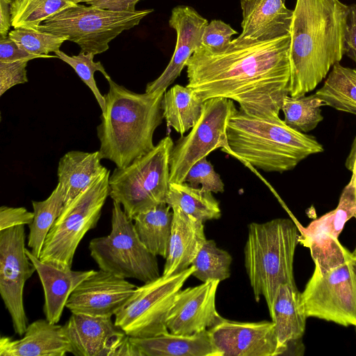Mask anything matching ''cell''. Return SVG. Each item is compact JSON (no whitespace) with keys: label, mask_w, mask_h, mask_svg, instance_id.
<instances>
[{"label":"cell","mask_w":356,"mask_h":356,"mask_svg":"<svg viewBox=\"0 0 356 356\" xmlns=\"http://www.w3.org/2000/svg\"><path fill=\"white\" fill-rule=\"evenodd\" d=\"M290 35L256 41L233 39L220 51L201 45L186 63L187 86L203 99L222 97L244 113L279 116L289 95Z\"/></svg>","instance_id":"obj_1"},{"label":"cell","mask_w":356,"mask_h":356,"mask_svg":"<svg viewBox=\"0 0 356 356\" xmlns=\"http://www.w3.org/2000/svg\"><path fill=\"white\" fill-rule=\"evenodd\" d=\"M348 6L339 0H297L290 28L289 95L314 90L345 55Z\"/></svg>","instance_id":"obj_2"},{"label":"cell","mask_w":356,"mask_h":356,"mask_svg":"<svg viewBox=\"0 0 356 356\" xmlns=\"http://www.w3.org/2000/svg\"><path fill=\"white\" fill-rule=\"evenodd\" d=\"M107 81L105 108L97 127L98 151L102 159L124 168L154 147L153 136L163 119L161 103L166 90L140 94L111 77Z\"/></svg>","instance_id":"obj_3"},{"label":"cell","mask_w":356,"mask_h":356,"mask_svg":"<svg viewBox=\"0 0 356 356\" xmlns=\"http://www.w3.org/2000/svg\"><path fill=\"white\" fill-rule=\"evenodd\" d=\"M231 156L266 172L291 170L324 151L313 136L290 127L280 116L261 117L234 109L227 124Z\"/></svg>","instance_id":"obj_4"},{"label":"cell","mask_w":356,"mask_h":356,"mask_svg":"<svg viewBox=\"0 0 356 356\" xmlns=\"http://www.w3.org/2000/svg\"><path fill=\"white\" fill-rule=\"evenodd\" d=\"M298 236V225L289 218L248 225L245 267L255 300L264 297L270 316L280 286L286 283L296 285L293 261Z\"/></svg>","instance_id":"obj_5"},{"label":"cell","mask_w":356,"mask_h":356,"mask_svg":"<svg viewBox=\"0 0 356 356\" xmlns=\"http://www.w3.org/2000/svg\"><path fill=\"white\" fill-rule=\"evenodd\" d=\"M174 143L162 138L145 155L124 168H116L109 177V196L123 207L132 220L138 213L166 203L170 186V158Z\"/></svg>","instance_id":"obj_6"},{"label":"cell","mask_w":356,"mask_h":356,"mask_svg":"<svg viewBox=\"0 0 356 356\" xmlns=\"http://www.w3.org/2000/svg\"><path fill=\"white\" fill-rule=\"evenodd\" d=\"M153 11H113L76 3L44 20L39 31L65 35L80 47V51L96 55L107 51L111 41Z\"/></svg>","instance_id":"obj_7"},{"label":"cell","mask_w":356,"mask_h":356,"mask_svg":"<svg viewBox=\"0 0 356 356\" xmlns=\"http://www.w3.org/2000/svg\"><path fill=\"white\" fill-rule=\"evenodd\" d=\"M110 170L107 168L63 209L51 227L40 259L70 269L76 248L100 218L109 195Z\"/></svg>","instance_id":"obj_8"},{"label":"cell","mask_w":356,"mask_h":356,"mask_svg":"<svg viewBox=\"0 0 356 356\" xmlns=\"http://www.w3.org/2000/svg\"><path fill=\"white\" fill-rule=\"evenodd\" d=\"M353 257L314 263L301 301L307 318H316L344 327H356V276Z\"/></svg>","instance_id":"obj_9"},{"label":"cell","mask_w":356,"mask_h":356,"mask_svg":"<svg viewBox=\"0 0 356 356\" xmlns=\"http://www.w3.org/2000/svg\"><path fill=\"white\" fill-rule=\"evenodd\" d=\"M88 248L91 257L102 270L143 283L161 276L156 256L143 244L133 220L115 201L110 234L92 238Z\"/></svg>","instance_id":"obj_10"},{"label":"cell","mask_w":356,"mask_h":356,"mask_svg":"<svg viewBox=\"0 0 356 356\" xmlns=\"http://www.w3.org/2000/svg\"><path fill=\"white\" fill-rule=\"evenodd\" d=\"M195 270L191 266L138 286L114 315L115 324L130 337L147 338L169 332L166 321L175 298Z\"/></svg>","instance_id":"obj_11"},{"label":"cell","mask_w":356,"mask_h":356,"mask_svg":"<svg viewBox=\"0 0 356 356\" xmlns=\"http://www.w3.org/2000/svg\"><path fill=\"white\" fill-rule=\"evenodd\" d=\"M236 108L232 100L216 97L204 102L201 116L190 132L174 145L170 158V183H183L192 165L211 152L229 153L227 124Z\"/></svg>","instance_id":"obj_12"},{"label":"cell","mask_w":356,"mask_h":356,"mask_svg":"<svg viewBox=\"0 0 356 356\" xmlns=\"http://www.w3.org/2000/svg\"><path fill=\"white\" fill-rule=\"evenodd\" d=\"M24 225L0 231V294L13 330L24 335L29 325L24 305L26 282L36 272L26 253Z\"/></svg>","instance_id":"obj_13"},{"label":"cell","mask_w":356,"mask_h":356,"mask_svg":"<svg viewBox=\"0 0 356 356\" xmlns=\"http://www.w3.org/2000/svg\"><path fill=\"white\" fill-rule=\"evenodd\" d=\"M76 356H137L129 337L111 317L72 313L62 325Z\"/></svg>","instance_id":"obj_14"},{"label":"cell","mask_w":356,"mask_h":356,"mask_svg":"<svg viewBox=\"0 0 356 356\" xmlns=\"http://www.w3.org/2000/svg\"><path fill=\"white\" fill-rule=\"evenodd\" d=\"M125 278L102 270H94L71 293L66 307L72 313L111 317L137 289Z\"/></svg>","instance_id":"obj_15"},{"label":"cell","mask_w":356,"mask_h":356,"mask_svg":"<svg viewBox=\"0 0 356 356\" xmlns=\"http://www.w3.org/2000/svg\"><path fill=\"white\" fill-rule=\"evenodd\" d=\"M220 356H277L273 321L238 322L225 319L209 330Z\"/></svg>","instance_id":"obj_16"},{"label":"cell","mask_w":356,"mask_h":356,"mask_svg":"<svg viewBox=\"0 0 356 356\" xmlns=\"http://www.w3.org/2000/svg\"><path fill=\"white\" fill-rule=\"evenodd\" d=\"M219 280H211L181 289L176 295L167 318L169 332L191 335L209 330L223 319L216 307Z\"/></svg>","instance_id":"obj_17"},{"label":"cell","mask_w":356,"mask_h":356,"mask_svg":"<svg viewBox=\"0 0 356 356\" xmlns=\"http://www.w3.org/2000/svg\"><path fill=\"white\" fill-rule=\"evenodd\" d=\"M208 21L193 8L177 6L172 8L169 26L177 34L172 56L161 74L147 84L145 92L166 89L180 76L193 54L202 45V36Z\"/></svg>","instance_id":"obj_18"},{"label":"cell","mask_w":356,"mask_h":356,"mask_svg":"<svg viewBox=\"0 0 356 356\" xmlns=\"http://www.w3.org/2000/svg\"><path fill=\"white\" fill-rule=\"evenodd\" d=\"M275 324L279 355H302L307 316L296 285L282 284L270 316Z\"/></svg>","instance_id":"obj_19"},{"label":"cell","mask_w":356,"mask_h":356,"mask_svg":"<svg viewBox=\"0 0 356 356\" xmlns=\"http://www.w3.org/2000/svg\"><path fill=\"white\" fill-rule=\"evenodd\" d=\"M242 31L239 40L266 41L289 35L293 10L284 0H240Z\"/></svg>","instance_id":"obj_20"},{"label":"cell","mask_w":356,"mask_h":356,"mask_svg":"<svg viewBox=\"0 0 356 356\" xmlns=\"http://www.w3.org/2000/svg\"><path fill=\"white\" fill-rule=\"evenodd\" d=\"M71 350L62 325L46 318L29 324L19 339L6 336L0 339L1 356H64Z\"/></svg>","instance_id":"obj_21"},{"label":"cell","mask_w":356,"mask_h":356,"mask_svg":"<svg viewBox=\"0 0 356 356\" xmlns=\"http://www.w3.org/2000/svg\"><path fill=\"white\" fill-rule=\"evenodd\" d=\"M26 253L35 266L43 288L45 318L51 323H58L71 293L94 270L63 269L40 260L26 248Z\"/></svg>","instance_id":"obj_22"},{"label":"cell","mask_w":356,"mask_h":356,"mask_svg":"<svg viewBox=\"0 0 356 356\" xmlns=\"http://www.w3.org/2000/svg\"><path fill=\"white\" fill-rule=\"evenodd\" d=\"M173 212L171 234L163 275H171L188 268L206 242L204 224L179 208Z\"/></svg>","instance_id":"obj_23"},{"label":"cell","mask_w":356,"mask_h":356,"mask_svg":"<svg viewBox=\"0 0 356 356\" xmlns=\"http://www.w3.org/2000/svg\"><path fill=\"white\" fill-rule=\"evenodd\" d=\"M137 356H220L208 330L191 335L170 332L147 337H130Z\"/></svg>","instance_id":"obj_24"},{"label":"cell","mask_w":356,"mask_h":356,"mask_svg":"<svg viewBox=\"0 0 356 356\" xmlns=\"http://www.w3.org/2000/svg\"><path fill=\"white\" fill-rule=\"evenodd\" d=\"M99 151H70L60 159L57 175L64 194V207L70 203L106 168L101 164Z\"/></svg>","instance_id":"obj_25"},{"label":"cell","mask_w":356,"mask_h":356,"mask_svg":"<svg viewBox=\"0 0 356 356\" xmlns=\"http://www.w3.org/2000/svg\"><path fill=\"white\" fill-rule=\"evenodd\" d=\"M202 97L191 88L176 84L164 92L161 106L168 127L181 136L200 119L204 106Z\"/></svg>","instance_id":"obj_26"},{"label":"cell","mask_w":356,"mask_h":356,"mask_svg":"<svg viewBox=\"0 0 356 356\" xmlns=\"http://www.w3.org/2000/svg\"><path fill=\"white\" fill-rule=\"evenodd\" d=\"M161 203L137 214L133 219L136 234L147 249L156 256L168 255L173 212Z\"/></svg>","instance_id":"obj_27"},{"label":"cell","mask_w":356,"mask_h":356,"mask_svg":"<svg viewBox=\"0 0 356 356\" xmlns=\"http://www.w3.org/2000/svg\"><path fill=\"white\" fill-rule=\"evenodd\" d=\"M166 203L202 222L221 216L219 202L211 192L193 187L186 182L170 183Z\"/></svg>","instance_id":"obj_28"},{"label":"cell","mask_w":356,"mask_h":356,"mask_svg":"<svg viewBox=\"0 0 356 356\" xmlns=\"http://www.w3.org/2000/svg\"><path fill=\"white\" fill-rule=\"evenodd\" d=\"M314 94L326 106L356 115V67L334 64L323 86Z\"/></svg>","instance_id":"obj_29"},{"label":"cell","mask_w":356,"mask_h":356,"mask_svg":"<svg viewBox=\"0 0 356 356\" xmlns=\"http://www.w3.org/2000/svg\"><path fill=\"white\" fill-rule=\"evenodd\" d=\"M356 213V186L350 179L343 188L337 207L311 222L306 227L299 228L300 236L328 235L339 238L346 223Z\"/></svg>","instance_id":"obj_30"},{"label":"cell","mask_w":356,"mask_h":356,"mask_svg":"<svg viewBox=\"0 0 356 356\" xmlns=\"http://www.w3.org/2000/svg\"><path fill=\"white\" fill-rule=\"evenodd\" d=\"M34 217L29 225L28 246L40 258L45 238L64 207L62 187L57 184L51 195L42 201H32Z\"/></svg>","instance_id":"obj_31"},{"label":"cell","mask_w":356,"mask_h":356,"mask_svg":"<svg viewBox=\"0 0 356 356\" xmlns=\"http://www.w3.org/2000/svg\"><path fill=\"white\" fill-rule=\"evenodd\" d=\"M75 4L74 0H15L10 3L12 26L39 30L52 15Z\"/></svg>","instance_id":"obj_32"},{"label":"cell","mask_w":356,"mask_h":356,"mask_svg":"<svg viewBox=\"0 0 356 356\" xmlns=\"http://www.w3.org/2000/svg\"><path fill=\"white\" fill-rule=\"evenodd\" d=\"M325 103L315 94L308 96H285L281 110L284 116V121L290 127L302 133L314 129L323 121L321 107Z\"/></svg>","instance_id":"obj_33"},{"label":"cell","mask_w":356,"mask_h":356,"mask_svg":"<svg viewBox=\"0 0 356 356\" xmlns=\"http://www.w3.org/2000/svg\"><path fill=\"white\" fill-rule=\"evenodd\" d=\"M232 260L229 252L218 248L213 240H207L191 264L195 268L192 275L202 282H221L230 276Z\"/></svg>","instance_id":"obj_34"},{"label":"cell","mask_w":356,"mask_h":356,"mask_svg":"<svg viewBox=\"0 0 356 356\" xmlns=\"http://www.w3.org/2000/svg\"><path fill=\"white\" fill-rule=\"evenodd\" d=\"M8 36L20 49L42 58L57 57L49 54L60 50L63 42L67 40L65 35L25 29H14L10 31Z\"/></svg>","instance_id":"obj_35"},{"label":"cell","mask_w":356,"mask_h":356,"mask_svg":"<svg viewBox=\"0 0 356 356\" xmlns=\"http://www.w3.org/2000/svg\"><path fill=\"white\" fill-rule=\"evenodd\" d=\"M55 55L74 69L81 81L91 90L103 112L105 108V99L97 88L94 74L99 71L106 80L110 76L100 61H94L95 54L80 51L78 55L70 56L58 50L55 52Z\"/></svg>","instance_id":"obj_36"},{"label":"cell","mask_w":356,"mask_h":356,"mask_svg":"<svg viewBox=\"0 0 356 356\" xmlns=\"http://www.w3.org/2000/svg\"><path fill=\"white\" fill-rule=\"evenodd\" d=\"M184 182L211 193H222L225 190V185L220 175L215 171L213 165L207 159V156L192 165L186 176Z\"/></svg>","instance_id":"obj_37"},{"label":"cell","mask_w":356,"mask_h":356,"mask_svg":"<svg viewBox=\"0 0 356 356\" xmlns=\"http://www.w3.org/2000/svg\"><path fill=\"white\" fill-rule=\"evenodd\" d=\"M238 33L231 26L222 20L213 19L208 23L203 31L202 45L214 51L226 48Z\"/></svg>","instance_id":"obj_38"},{"label":"cell","mask_w":356,"mask_h":356,"mask_svg":"<svg viewBox=\"0 0 356 356\" xmlns=\"http://www.w3.org/2000/svg\"><path fill=\"white\" fill-rule=\"evenodd\" d=\"M27 60L0 62V96L12 87L28 82Z\"/></svg>","instance_id":"obj_39"},{"label":"cell","mask_w":356,"mask_h":356,"mask_svg":"<svg viewBox=\"0 0 356 356\" xmlns=\"http://www.w3.org/2000/svg\"><path fill=\"white\" fill-rule=\"evenodd\" d=\"M33 212L24 207L1 206L0 208V231L17 226L29 225L33 220Z\"/></svg>","instance_id":"obj_40"},{"label":"cell","mask_w":356,"mask_h":356,"mask_svg":"<svg viewBox=\"0 0 356 356\" xmlns=\"http://www.w3.org/2000/svg\"><path fill=\"white\" fill-rule=\"evenodd\" d=\"M42 58L22 49L9 36L0 38V62H13L22 60H30Z\"/></svg>","instance_id":"obj_41"},{"label":"cell","mask_w":356,"mask_h":356,"mask_svg":"<svg viewBox=\"0 0 356 356\" xmlns=\"http://www.w3.org/2000/svg\"><path fill=\"white\" fill-rule=\"evenodd\" d=\"M345 55L356 64V4L348 6L344 36Z\"/></svg>","instance_id":"obj_42"},{"label":"cell","mask_w":356,"mask_h":356,"mask_svg":"<svg viewBox=\"0 0 356 356\" xmlns=\"http://www.w3.org/2000/svg\"><path fill=\"white\" fill-rule=\"evenodd\" d=\"M141 0H74L76 3H85L90 6L113 11H135Z\"/></svg>","instance_id":"obj_43"},{"label":"cell","mask_w":356,"mask_h":356,"mask_svg":"<svg viewBox=\"0 0 356 356\" xmlns=\"http://www.w3.org/2000/svg\"><path fill=\"white\" fill-rule=\"evenodd\" d=\"M10 3L8 0H0V38L8 36L12 26Z\"/></svg>","instance_id":"obj_44"},{"label":"cell","mask_w":356,"mask_h":356,"mask_svg":"<svg viewBox=\"0 0 356 356\" xmlns=\"http://www.w3.org/2000/svg\"><path fill=\"white\" fill-rule=\"evenodd\" d=\"M345 166L352 172L351 178L353 179L356 186V136L353 141L349 154L345 161ZM354 218L356 220V213ZM353 252L356 255V245Z\"/></svg>","instance_id":"obj_45"},{"label":"cell","mask_w":356,"mask_h":356,"mask_svg":"<svg viewBox=\"0 0 356 356\" xmlns=\"http://www.w3.org/2000/svg\"><path fill=\"white\" fill-rule=\"evenodd\" d=\"M353 268H354L355 274V276H356V261L353 264Z\"/></svg>","instance_id":"obj_46"},{"label":"cell","mask_w":356,"mask_h":356,"mask_svg":"<svg viewBox=\"0 0 356 356\" xmlns=\"http://www.w3.org/2000/svg\"><path fill=\"white\" fill-rule=\"evenodd\" d=\"M10 3H12L13 1H14L15 0H8Z\"/></svg>","instance_id":"obj_47"},{"label":"cell","mask_w":356,"mask_h":356,"mask_svg":"<svg viewBox=\"0 0 356 356\" xmlns=\"http://www.w3.org/2000/svg\"><path fill=\"white\" fill-rule=\"evenodd\" d=\"M355 332H356V327H355Z\"/></svg>","instance_id":"obj_48"}]
</instances>
